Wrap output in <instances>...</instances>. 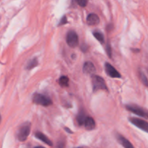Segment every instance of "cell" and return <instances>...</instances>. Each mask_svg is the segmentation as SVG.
<instances>
[{
    "label": "cell",
    "instance_id": "44dd1931",
    "mask_svg": "<svg viewBox=\"0 0 148 148\" xmlns=\"http://www.w3.org/2000/svg\"><path fill=\"white\" fill-rule=\"evenodd\" d=\"M106 51H107V53L109 56L110 58H111V46H110L109 43H107V46H106Z\"/></svg>",
    "mask_w": 148,
    "mask_h": 148
},
{
    "label": "cell",
    "instance_id": "8992f818",
    "mask_svg": "<svg viewBox=\"0 0 148 148\" xmlns=\"http://www.w3.org/2000/svg\"><path fill=\"white\" fill-rule=\"evenodd\" d=\"M130 121L134 126L148 133V122L138 118H130Z\"/></svg>",
    "mask_w": 148,
    "mask_h": 148
},
{
    "label": "cell",
    "instance_id": "ac0fdd59",
    "mask_svg": "<svg viewBox=\"0 0 148 148\" xmlns=\"http://www.w3.org/2000/svg\"><path fill=\"white\" fill-rule=\"evenodd\" d=\"M77 4L82 7H85L88 4V0H75Z\"/></svg>",
    "mask_w": 148,
    "mask_h": 148
},
{
    "label": "cell",
    "instance_id": "cb8c5ba5",
    "mask_svg": "<svg viewBox=\"0 0 148 148\" xmlns=\"http://www.w3.org/2000/svg\"><path fill=\"white\" fill-rule=\"evenodd\" d=\"M76 148H84V147H76Z\"/></svg>",
    "mask_w": 148,
    "mask_h": 148
},
{
    "label": "cell",
    "instance_id": "5bb4252c",
    "mask_svg": "<svg viewBox=\"0 0 148 148\" xmlns=\"http://www.w3.org/2000/svg\"><path fill=\"white\" fill-rule=\"evenodd\" d=\"M38 64V59H36V58H35V59H31V60H30L28 62H27V66H26V68H27V69H32L34 67H36V66H37Z\"/></svg>",
    "mask_w": 148,
    "mask_h": 148
},
{
    "label": "cell",
    "instance_id": "603a6c76",
    "mask_svg": "<svg viewBox=\"0 0 148 148\" xmlns=\"http://www.w3.org/2000/svg\"><path fill=\"white\" fill-rule=\"evenodd\" d=\"M35 148H45V147H41V146H38V147H36Z\"/></svg>",
    "mask_w": 148,
    "mask_h": 148
},
{
    "label": "cell",
    "instance_id": "30bf717a",
    "mask_svg": "<svg viewBox=\"0 0 148 148\" xmlns=\"http://www.w3.org/2000/svg\"><path fill=\"white\" fill-rule=\"evenodd\" d=\"M117 140H118V141L119 142L120 144H121L124 148H134V146L132 145V144L127 139H126L125 137L120 135V134H118V135H117Z\"/></svg>",
    "mask_w": 148,
    "mask_h": 148
},
{
    "label": "cell",
    "instance_id": "7a4b0ae2",
    "mask_svg": "<svg viewBox=\"0 0 148 148\" xmlns=\"http://www.w3.org/2000/svg\"><path fill=\"white\" fill-rule=\"evenodd\" d=\"M33 102L37 105L43 106H49L52 104V101L51 98L46 95L40 93H35L33 96Z\"/></svg>",
    "mask_w": 148,
    "mask_h": 148
},
{
    "label": "cell",
    "instance_id": "277c9868",
    "mask_svg": "<svg viewBox=\"0 0 148 148\" xmlns=\"http://www.w3.org/2000/svg\"><path fill=\"white\" fill-rule=\"evenodd\" d=\"M92 83L93 91H98L99 90H107L106 84L105 80L103 78L101 77L98 76V75H93L92 77Z\"/></svg>",
    "mask_w": 148,
    "mask_h": 148
},
{
    "label": "cell",
    "instance_id": "9a60e30c",
    "mask_svg": "<svg viewBox=\"0 0 148 148\" xmlns=\"http://www.w3.org/2000/svg\"><path fill=\"white\" fill-rule=\"evenodd\" d=\"M69 78L66 76H62L59 78V84L62 87H67L69 85Z\"/></svg>",
    "mask_w": 148,
    "mask_h": 148
},
{
    "label": "cell",
    "instance_id": "3957f363",
    "mask_svg": "<svg viewBox=\"0 0 148 148\" xmlns=\"http://www.w3.org/2000/svg\"><path fill=\"white\" fill-rule=\"evenodd\" d=\"M126 108L130 112L133 113L136 115H138L140 116L143 117V118L148 119V111L145 109L143 107L134 105V104H129V105L126 106Z\"/></svg>",
    "mask_w": 148,
    "mask_h": 148
},
{
    "label": "cell",
    "instance_id": "ba28073f",
    "mask_svg": "<svg viewBox=\"0 0 148 148\" xmlns=\"http://www.w3.org/2000/svg\"><path fill=\"white\" fill-rule=\"evenodd\" d=\"M96 72L95 66L91 62H85L83 65V72L87 75H93Z\"/></svg>",
    "mask_w": 148,
    "mask_h": 148
},
{
    "label": "cell",
    "instance_id": "d6986e66",
    "mask_svg": "<svg viewBox=\"0 0 148 148\" xmlns=\"http://www.w3.org/2000/svg\"><path fill=\"white\" fill-rule=\"evenodd\" d=\"M66 23H67V20H66V16H64V17L62 18V20H61V21L59 22V26L64 25L66 24Z\"/></svg>",
    "mask_w": 148,
    "mask_h": 148
},
{
    "label": "cell",
    "instance_id": "e0dca14e",
    "mask_svg": "<svg viewBox=\"0 0 148 148\" xmlns=\"http://www.w3.org/2000/svg\"><path fill=\"white\" fill-rule=\"evenodd\" d=\"M140 79H141L143 83L144 84L145 86L148 87V79L146 77L145 75H144V73H143V72H140Z\"/></svg>",
    "mask_w": 148,
    "mask_h": 148
},
{
    "label": "cell",
    "instance_id": "8fae6325",
    "mask_svg": "<svg viewBox=\"0 0 148 148\" xmlns=\"http://www.w3.org/2000/svg\"><path fill=\"white\" fill-rule=\"evenodd\" d=\"M35 136H36V138L38 139V140H40V141H42L43 143H44L45 144L48 145H49V146L53 145V143H52V142L51 141V140H49V139L48 138V137H46L45 134H43V133L38 132L36 133Z\"/></svg>",
    "mask_w": 148,
    "mask_h": 148
},
{
    "label": "cell",
    "instance_id": "ffe728a7",
    "mask_svg": "<svg viewBox=\"0 0 148 148\" xmlns=\"http://www.w3.org/2000/svg\"><path fill=\"white\" fill-rule=\"evenodd\" d=\"M65 143L64 141H59L58 142V143L56 144V146L55 148H64Z\"/></svg>",
    "mask_w": 148,
    "mask_h": 148
},
{
    "label": "cell",
    "instance_id": "2e32d148",
    "mask_svg": "<svg viewBox=\"0 0 148 148\" xmlns=\"http://www.w3.org/2000/svg\"><path fill=\"white\" fill-rule=\"evenodd\" d=\"M93 36L100 43H104V36L102 33H101L100 31H94Z\"/></svg>",
    "mask_w": 148,
    "mask_h": 148
},
{
    "label": "cell",
    "instance_id": "d4e9b609",
    "mask_svg": "<svg viewBox=\"0 0 148 148\" xmlns=\"http://www.w3.org/2000/svg\"><path fill=\"white\" fill-rule=\"evenodd\" d=\"M0 121H1V115H0Z\"/></svg>",
    "mask_w": 148,
    "mask_h": 148
},
{
    "label": "cell",
    "instance_id": "7c38bea8",
    "mask_svg": "<svg viewBox=\"0 0 148 148\" xmlns=\"http://www.w3.org/2000/svg\"><path fill=\"white\" fill-rule=\"evenodd\" d=\"M84 125L86 130H92L95 128V122L92 117H87L84 122Z\"/></svg>",
    "mask_w": 148,
    "mask_h": 148
},
{
    "label": "cell",
    "instance_id": "5b68a950",
    "mask_svg": "<svg viewBox=\"0 0 148 148\" xmlns=\"http://www.w3.org/2000/svg\"><path fill=\"white\" fill-rule=\"evenodd\" d=\"M66 43L71 48H75L79 44V38L77 33L74 30H70L66 35Z\"/></svg>",
    "mask_w": 148,
    "mask_h": 148
},
{
    "label": "cell",
    "instance_id": "9c48e42d",
    "mask_svg": "<svg viewBox=\"0 0 148 148\" xmlns=\"http://www.w3.org/2000/svg\"><path fill=\"white\" fill-rule=\"evenodd\" d=\"M100 23V18L95 13H91L87 17V23L89 25H96Z\"/></svg>",
    "mask_w": 148,
    "mask_h": 148
},
{
    "label": "cell",
    "instance_id": "4fadbf2b",
    "mask_svg": "<svg viewBox=\"0 0 148 148\" xmlns=\"http://www.w3.org/2000/svg\"><path fill=\"white\" fill-rule=\"evenodd\" d=\"M87 116H85V112L83 111H79V113L78 114L77 116V123L79 125H82L84 124V122H85V119H86Z\"/></svg>",
    "mask_w": 148,
    "mask_h": 148
},
{
    "label": "cell",
    "instance_id": "7402d4cb",
    "mask_svg": "<svg viewBox=\"0 0 148 148\" xmlns=\"http://www.w3.org/2000/svg\"><path fill=\"white\" fill-rule=\"evenodd\" d=\"M65 130H66V131L67 132L70 133V134H72V132L70 130H69V129H67V128H65Z\"/></svg>",
    "mask_w": 148,
    "mask_h": 148
},
{
    "label": "cell",
    "instance_id": "6da1fadb",
    "mask_svg": "<svg viewBox=\"0 0 148 148\" xmlns=\"http://www.w3.org/2000/svg\"><path fill=\"white\" fill-rule=\"evenodd\" d=\"M30 127H31V124L28 121L25 122L24 124L20 126L18 132H17V139L19 140V141L24 142L27 140L30 132Z\"/></svg>",
    "mask_w": 148,
    "mask_h": 148
},
{
    "label": "cell",
    "instance_id": "52a82bcc",
    "mask_svg": "<svg viewBox=\"0 0 148 148\" xmlns=\"http://www.w3.org/2000/svg\"><path fill=\"white\" fill-rule=\"evenodd\" d=\"M105 70L107 75L112 78H121V75L119 72L109 63H106Z\"/></svg>",
    "mask_w": 148,
    "mask_h": 148
}]
</instances>
